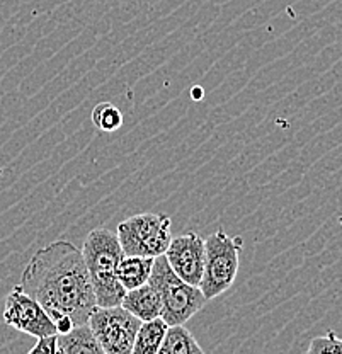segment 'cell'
Listing matches in <instances>:
<instances>
[{
    "instance_id": "obj_1",
    "label": "cell",
    "mask_w": 342,
    "mask_h": 354,
    "mask_svg": "<svg viewBox=\"0 0 342 354\" xmlns=\"http://www.w3.org/2000/svg\"><path fill=\"white\" fill-rule=\"evenodd\" d=\"M21 286L45 307L58 334L89 322L97 305L82 249L68 241L51 242L36 250L24 268Z\"/></svg>"
},
{
    "instance_id": "obj_2",
    "label": "cell",
    "mask_w": 342,
    "mask_h": 354,
    "mask_svg": "<svg viewBox=\"0 0 342 354\" xmlns=\"http://www.w3.org/2000/svg\"><path fill=\"white\" fill-rule=\"evenodd\" d=\"M82 254L94 288L95 304L99 307L121 305L126 290L117 281L116 269L124 252L116 232L108 228H94L86 237Z\"/></svg>"
},
{
    "instance_id": "obj_3",
    "label": "cell",
    "mask_w": 342,
    "mask_h": 354,
    "mask_svg": "<svg viewBox=\"0 0 342 354\" xmlns=\"http://www.w3.org/2000/svg\"><path fill=\"white\" fill-rule=\"evenodd\" d=\"M150 281L159 290L162 298L160 317L169 326L186 324L208 301L200 286L189 285L172 271L165 256L155 257L153 261Z\"/></svg>"
},
{
    "instance_id": "obj_4",
    "label": "cell",
    "mask_w": 342,
    "mask_h": 354,
    "mask_svg": "<svg viewBox=\"0 0 342 354\" xmlns=\"http://www.w3.org/2000/svg\"><path fill=\"white\" fill-rule=\"evenodd\" d=\"M205 271L200 288L206 300L220 297L234 285L240 264L244 239L230 237L223 228L216 230L205 241Z\"/></svg>"
},
{
    "instance_id": "obj_5",
    "label": "cell",
    "mask_w": 342,
    "mask_h": 354,
    "mask_svg": "<svg viewBox=\"0 0 342 354\" xmlns=\"http://www.w3.org/2000/svg\"><path fill=\"white\" fill-rule=\"evenodd\" d=\"M172 221L164 213H140L117 225V239L124 256H164L172 241Z\"/></svg>"
},
{
    "instance_id": "obj_6",
    "label": "cell",
    "mask_w": 342,
    "mask_h": 354,
    "mask_svg": "<svg viewBox=\"0 0 342 354\" xmlns=\"http://www.w3.org/2000/svg\"><path fill=\"white\" fill-rule=\"evenodd\" d=\"M142 320L123 305L92 310L89 326L106 354H131Z\"/></svg>"
},
{
    "instance_id": "obj_7",
    "label": "cell",
    "mask_w": 342,
    "mask_h": 354,
    "mask_svg": "<svg viewBox=\"0 0 342 354\" xmlns=\"http://www.w3.org/2000/svg\"><path fill=\"white\" fill-rule=\"evenodd\" d=\"M3 322L12 329L24 332L32 337L58 334L55 320L45 307L36 298L26 293L21 285L14 286V290L7 295L6 307H3Z\"/></svg>"
},
{
    "instance_id": "obj_8",
    "label": "cell",
    "mask_w": 342,
    "mask_h": 354,
    "mask_svg": "<svg viewBox=\"0 0 342 354\" xmlns=\"http://www.w3.org/2000/svg\"><path fill=\"white\" fill-rule=\"evenodd\" d=\"M164 256L179 278L189 285L200 286L206 257L205 239L200 234L187 232V234L172 237Z\"/></svg>"
},
{
    "instance_id": "obj_9",
    "label": "cell",
    "mask_w": 342,
    "mask_h": 354,
    "mask_svg": "<svg viewBox=\"0 0 342 354\" xmlns=\"http://www.w3.org/2000/svg\"><path fill=\"white\" fill-rule=\"evenodd\" d=\"M121 305L138 317L140 320H152L155 317H160L162 313V298L157 286L152 281L145 283V285L128 290L124 293Z\"/></svg>"
},
{
    "instance_id": "obj_10",
    "label": "cell",
    "mask_w": 342,
    "mask_h": 354,
    "mask_svg": "<svg viewBox=\"0 0 342 354\" xmlns=\"http://www.w3.org/2000/svg\"><path fill=\"white\" fill-rule=\"evenodd\" d=\"M60 354H102L101 344L92 332L89 322L79 324L65 334H58Z\"/></svg>"
},
{
    "instance_id": "obj_11",
    "label": "cell",
    "mask_w": 342,
    "mask_h": 354,
    "mask_svg": "<svg viewBox=\"0 0 342 354\" xmlns=\"http://www.w3.org/2000/svg\"><path fill=\"white\" fill-rule=\"evenodd\" d=\"M153 257L143 256H123L116 269L117 281L124 290H133L150 281L153 269Z\"/></svg>"
},
{
    "instance_id": "obj_12",
    "label": "cell",
    "mask_w": 342,
    "mask_h": 354,
    "mask_svg": "<svg viewBox=\"0 0 342 354\" xmlns=\"http://www.w3.org/2000/svg\"><path fill=\"white\" fill-rule=\"evenodd\" d=\"M169 329V324L162 317H155L152 320H143L140 324L137 337L131 353L133 354H159L162 341L165 337V332Z\"/></svg>"
},
{
    "instance_id": "obj_13",
    "label": "cell",
    "mask_w": 342,
    "mask_h": 354,
    "mask_svg": "<svg viewBox=\"0 0 342 354\" xmlns=\"http://www.w3.org/2000/svg\"><path fill=\"white\" fill-rule=\"evenodd\" d=\"M160 354H203V348L198 344L194 335L184 327V324L169 326L159 349Z\"/></svg>"
},
{
    "instance_id": "obj_14",
    "label": "cell",
    "mask_w": 342,
    "mask_h": 354,
    "mask_svg": "<svg viewBox=\"0 0 342 354\" xmlns=\"http://www.w3.org/2000/svg\"><path fill=\"white\" fill-rule=\"evenodd\" d=\"M92 123L97 130L104 133L117 131L123 127V113L113 102H99L92 109Z\"/></svg>"
},
{
    "instance_id": "obj_15",
    "label": "cell",
    "mask_w": 342,
    "mask_h": 354,
    "mask_svg": "<svg viewBox=\"0 0 342 354\" xmlns=\"http://www.w3.org/2000/svg\"><path fill=\"white\" fill-rule=\"evenodd\" d=\"M307 351L310 354L342 353V339L337 337L334 330H329L325 335H319V337L312 339Z\"/></svg>"
},
{
    "instance_id": "obj_16",
    "label": "cell",
    "mask_w": 342,
    "mask_h": 354,
    "mask_svg": "<svg viewBox=\"0 0 342 354\" xmlns=\"http://www.w3.org/2000/svg\"><path fill=\"white\" fill-rule=\"evenodd\" d=\"M31 354H60L58 353V334H50L43 335V337H38L36 344L32 346Z\"/></svg>"
},
{
    "instance_id": "obj_17",
    "label": "cell",
    "mask_w": 342,
    "mask_h": 354,
    "mask_svg": "<svg viewBox=\"0 0 342 354\" xmlns=\"http://www.w3.org/2000/svg\"><path fill=\"white\" fill-rule=\"evenodd\" d=\"M193 99H194V101H198V99H203V88H198V87H194L193 88Z\"/></svg>"
},
{
    "instance_id": "obj_18",
    "label": "cell",
    "mask_w": 342,
    "mask_h": 354,
    "mask_svg": "<svg viewBox=\"0 0 342 354\" xmlns=\"http://www.w3.org/2000/svg\"><path fill=\"white\" fill-rule=\"evenodd\" d=\"M339 223H341V227H342V215L339 216Z\"/></svg>"
}]
</instances>
